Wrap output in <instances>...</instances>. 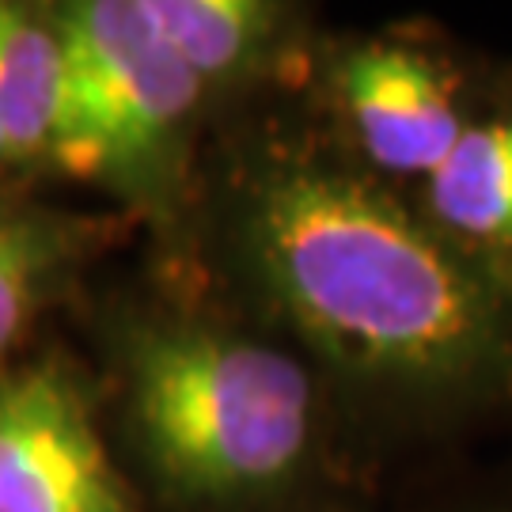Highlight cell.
Returning a JSON list of instances; mask_svg holds the SVG:
<instances>
[{
	"label": "cell",
	"instance_id": "1",
	"mask_svg": "<svg viewBox=\"0 0 512 512\" xmlns=\"http://www.w3.org/2000/svg\"><path fill=\"white\" fill-rule=\"evenodd\" d=\"M190 258L308 353L384 478L512 444V289L349 164L296 92L213 129Z\"/></svg>",
	"mask_w": 512,
	"mask_h": 512
},
{
	"label": "cell",
	"instance_id": "2",
	"mask_svg": "<svg viewBox=\"0 0 512 512\" xmlns=\"http://www.w3.org/2000/svg\"><path fill=\"white\" fill-rule=\"evenodd\" d=\"M69 319L145 512H349L384 482L315 361L194 258L137 243Z\"/></svg>",
	"mask_w": 512,
	"mask_h": 512
},
{
	"label": "cell",
	"instance_id": "3",
	"mask_svg": "<svg viewBox=\"0 0 512 512\" xmlns=\"http://www.w3.org/2000/svg\"><path fill=\"white\" fill-rule=\"evenodd\" d=\"M65 95L50 179L88 186L160 258H190L217 110L148 0H57Z\"/></svg>",
	"mask_w": 512,
	"mask_h": 512
},
{
	"label": "cell",
	"instance_id": "4",
	"mask_svg": "<svg viewBox=\"0 0 512 512\" xmlns=\"http://www.w3.org/2000/svg\"><path fill=\"white\" fill-rule=\"evenodd\" d=\"M509 61L429 16L330 19L296 99L349 164L406 198L475 126Z\"/></svg>",
	"mask_w": 512,
	"mask_h": 512
},
{
	"label": "cell",
	"instance_id": "5",
	"mask_svg": "<svg viewBox=\"0 0 512 512\" xmlns=\"http://www.w3.org/2000/svg\"><path fill=\"white\" fill-rule=\"evenodd\" d=\"M0 512H145L103 433L92 368L61 334L0 372Z\"/></svg>",
	"mask_w": 512,
	"mask_h": 512
},
{
	"label": "cell",
	"instance_id": "6",
	"mask_svg": "<svg viewBox=\"0 0 512 512\" xmlns=\"http://www.w3.org/2000/svg\"><path fill=\"white\" fill-rule=\"evenodd\" d=\"M42 186L0 179V372L50 338V319H69L95 277L141 243L118 209L57 202Z\"/></svg>",
	"mask_w": 512,
	"mask_h": 512
},
{
	"label": "cell",
	"instance_id": "7",
	"mask_svg": "<svg viewBox=\"0 0 512 512\" xmlns=\"http://www.w3.org/2000/svg\"><path fill=\"white\" fill-rule=\"evenodd\" d=\"M152 16L202 80L217 126L300 88L330 16L304 0H148Z\"/></svg>",
	"mask_w": 512,
	"mask_h": 512
},
{
	"label": "cell",
	"instance_id": "8",
	"mask_svg": "<svg viewBox=\"0 0 512 512\" xmlns=\"http://www.w3.org/2000/svg\"><path fill=\"white\" fill-rule=\"evenodd\" d=\"M406 202L467 262L512 289V61L475 126Z\"/></svg>",
	"mask_w": 512,
	"mask_h": 512
},
{
	"label": "cell",
	"instance_id": "9",
	"mask_svg": "<svg viewBox=\"0 0 512 512\" xmlns=\"http://www.w3.org/2000/svg\"><path fill=\"white\" fill-rule=\"evenodd\" d=\"M65 95L54 4L0 0V179L50 183Z\"/></svg>",
	"mask_w": 512,
	"mask_h": 512
},
{
	"label": "cell",
	"instance_id": "10",
	"mask_svg": "<svg viewBox=\"0 0 512 512\" xmlns=\"http://www.w3.org/2000/svg\"><path fill=\"white\" fill-rule=\"evenodd\" d=\"M349 512H512V444L399 467Z\"/></svg>",
	"mask_w": 512,
	"mask_h": 512
}]
</instances>
